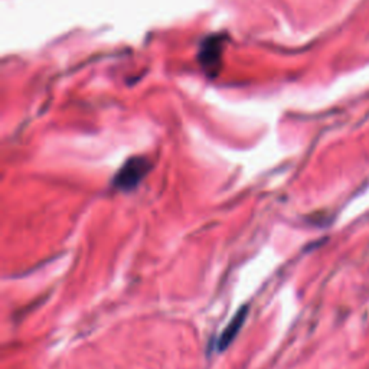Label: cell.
<instances>
[{"mask_svg":"<svg viewBox=\"0 0 369 369\" xmlns=\"http://www.w3.org/2000/svg\"><path fill=\"white\" fill-rule=\"evenodd\" d=\"M150 170V162L146 157L136 156L129 159L114 176V186L121 190H131L138 186Z\"/></svg>","mask_w":369,"mask_h":369,"instance_id":"6da1fadb","label":"cell"},{"mask_svg":"<svg viewBox=\"0 0 369 369\" xmlns=\"http://www.w3.org/2000/svg\"><path fill=\"white\" fill-rule=\"evenodd\" d=\"M247 314H249V307L247 306H244L242 309L238 310V313L236 314L234 318H232V320L228 323V326L224 329L220 339H218V349L225 351L232 344V342H234V339L237 338V335L241 331V327H242L245 319H247Z\"/></svg>","mask_w":369,"mask_h":369,"instance_id":"7a4b0ae2","label":"cell"}]
</instances>
